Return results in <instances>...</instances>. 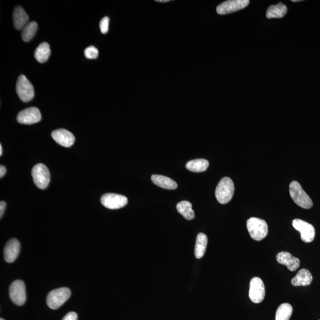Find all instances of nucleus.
Listing matches in <instances>:
<instances>
[{
    "label": "nucleus",
    "instance_id": "nucleus-1",
    "mask_svg": "<svg viewBox=\"0 0 320 320\" xmlns=\"http://www.w3.org/2000/svg\"><path fill=\"white\" fill-rule=\"evenodd\" d=\"M234 193V184L229 178L221 179L215 190V196L221 204L228 203L232 198Z\"/></svg>",
    "mask_w": 320,
    "mask_h": 320
},
{
    "label": "nucleus",
    "instance_id": "nucleus-2",
    "mask_svg": "<svg viewBox=\"0 0 320 320\" xmlns=\"http://www.w3.org/2000/svg\"><path fill=\"white\" fill-rule=\"evenodd\" d=\"M289 193L296 204L304 209H310L313 205L312 200L303 190L298 182L293 181L289 185Z\"/></svg>",
    "mask_w": 320,
    "mask_h": 320
},
{
    "label": "nucleus",
    "instance_id": "nucleus-3",
    "mask_svg": "<svg viewBox=\"0 0 320 320\" xmlns=\"http://www.w3.org/2000/svg\"><path fill=\"white\" fill-rule=\"evenodd\" d=\"M247 227L250 237L256 241H261L268 234V226L266 221L252 217L247 221Z\"/></svg>",
    "mask_w": 320,
    "mask_h": 320
},
{
    "label": "nucleus",
    "instance_id": "nucleus-4",
    "mask_svg": "<svg viewBox=\"0 0 320 320\" xmlns=\"http://www.w3.org/2000/svg\"><path fill=\"white\" fill-rule=\"evenodd\" d=\"M71 291L67 288H61L50 291L46 298L47 306L52 310L61 307L71 297Z\"/></svg>",
    "mask_w": 320,
    "mask_h": 320
},
{
    "label": "nucleus",
    "instance_id": "nucleus-5",
    "mask_svg": "<svg viewBox=\"0 0 320 320\" xmlns=\"http://www.w3.org/2000/svg\"><path fill=\"white\" fill-rule=\"evenodd\" d=\"M32 176L34 183L39 189H45L48 186L50 182V172L44 164L35 166L32 170Z\"/></svg>",
    "mask_w": 320,
    "mask_h": 320
},
{
    "label": "nucleus",
    "instance_id": "nucleus-6",
    "mask_svg": "<svg viewBox=\"0 0 320 320\" xmlns=\"http://www.w3.org/2000/svg\"><path fill=\"white\" fill-rule=\"evenodd\" d=\"M16 92L18 96L23 102H29L34 97V87L24 75H21L18 78L16 83Z\"/></svg>",
    "mask_w": 320,
    "mask_h": 320
},
{
    "label": "nucleus",
    "instance_id": "nucleus-7",
    "mask_svg": "<svg viewBox=\"0 0 320 320\" xmlns=\"http://www.w3.org/2000/svg\"><path fill=\"white\" fill-rule=\"evenodd\" d=\"M9 296L11 300L17 306H23L26 301L25 284L22 280H16L9 288Z\"/></svg>",
    "mask_w": 320,
    "mask_h": 320
},
{
    "label": "nucleus",
    "instance_id": "nucleus-8",
    "mask_svg": "<svg viewBox=\"0 0 320 320\" xmlns=\"http://www.w3.org/2000/svg\"><path fill=\"white\" fill-rule=\"evenodd\" d=\"M292 226L300 232L301 240L305 243H311L315 239L316 231L312 224L303 220L295 219L292 221Z\"/></svg>",
    "mask_w": 320,
    "mask_h": 320
},
{
    "label": "nucleus",
    "instance_id": "nucleus-9",
    "mask_svg": "<svg viewBox=\"0 0 320 320\" xmlns=\"http://www.w3.org/2000/svg\"><path fill=\"white\" fill-rule=\"evenodd\" d=\"M266 291L264 283L260 277H255L251 279L249 298L254 303L259 304L264 300Z\"/></svg>",
    "mask_w": 320,
    "mask_h": 320
},
{
    "label": "nucleus",
    "instance_id": "nucleus-10",
    "mask_svg": "<svg viewBox=\"0 0 320 320\" xmlns=\"http://www.w3.org/2000/svg\"><path fill=\"white\" fill-rule=\"evenodd\" d=\"M101 203L104 207L110 209H118L127 205L126 196L116 193H106L101 197Z\"/></svg>",
    "mask_w": 320,
    "mask_h": 320
},
{
    "label": "nucleus",
    "instance_id": "nucleus-11",
    "mask_svg": "<svg viewBox=\"0 0 320 320\" xmlns=\"http://www.w3.org/2000/svg\"><path fill=\"white\" fill-rule=\"evenodd\" d=\"M42 116L40 110L37 107H29L22 110L17 116V121L19 123L25 125H32L41 121Z\"/></svg>",
    "mask_w": 320,
    "mask_h": 320
},
{
    "label": "nucleus",
    "instance_id": "nucleus-12",
    "mask_svg": "<svg viewBox=\"0 0 320 320\" xmlns=\"http://www.w3.org/2000/svg\"><path fill=\"white\" fill-rule=\"evenodd\" d=\"M249 3V0H230V1L221 3L218 5L217 11L218 14L221 15L234 13L246 8Z\"/></svg>",
    "mask_w": 320,
    "mask_h": 320
},
{
    "label": "nucleus",
    "instance_id": "nucleus-13",
    "mask_svg": "<svg viewBox=\"0 0 320 320\" xmlns=\"http://www.w3.org/2000/svg\"><path fill=\"white\" fill-rule=\"evenodd\" d=\"M51 136L56 142L64 147H70L75 142L74 135L64 129L53 131Z\"/></svg>",
    "mask_w": 320,
    "mask_h": 320
},
{
    "label": "nucleus",
    "instance_id": "nucleus-14",
    "mask_svg": "<svg viewBox=\"0 0 320 320\" xmlns=\"http://www.w3.org/2000/svg\"><path fill=\"white\" fill-rule=\"evenodd\" d=\"M20 244L16 238H12L6 243L4 249V258L6 262L15 261L19 255Z\"/></svg>",
    "mask_w": 320,
    "mask_h": 320
},
{
    "label": "nucleus",
    "instance_id": "nucleus-15",
    "mask_svg": "<svg viewBox=\"0 0 320 320\" xmlns=\"http://www.w3.org/2000/svg\"><path fill=\"white\" fill-rule=\"evenodd\" d=\"M276 260L278 263L286 266L287 268L291 272L297 271L300 267V260L293 256L289 252H282L278 253L276 255Z\"/></svg>",
    "mask_w": 320,
    "mask_h": 320
},
{
    "label": "nucleus",
    "instance_id": "nucleus-16",
    "mask_svg": "<svg viewBox=\"0 0 320 320\" xmlns=\"http://www.w3.org/2000/svg\"><path fill=\"white\" fill-rule=\"evenodd\" d=\"M313 278L311 272L306 269H302L291 280V283L295 286H306L312 283Z\"/></svg>",
    "mask_w": 320,
    "mask_h": 320
},
{
    "label": "nucleus",
    "instance_id": "nucleus-17",
    "mask_svg": "<svg viewBox=\"0 0 320 320\" xmlns=\"http://www.w3.org/2000/svg\"><path fill=\"white\" fill-rule=\"evenodd\" d=\"M13 16L14 25L17 30L23 29L28 24L29 21L28 14L20 6H17L14 8Z\"/></svg>",
    "mask_w": 320,
    "mask_h": 320
},
{
    "label": "nucleus",
    "instance_id": "nucleus-18",
    "mask_svg": "<svg viewBox=\"0 0 320 320\" xmlns=\"http://www.w3.org/2000/svg\"><path fill=\"white\" fill-rule=\"evenodd\" d=\"M151 181L153 183L157 186H159L163 189L169 190H174L178 187V184L173 179H170L166 176L161 175H152L151 176Z\"/></svg>",
    "mask_w": 320,
    "mask_h": 320
},
{
    "label": "nucleus",
    "instance_id": "nucleus-19",
    "mask_svg": "<svg viewBox=\"0 0 320 320\" xmlns=\"http://www.w3.org/2000/svg\"><path fill=\"white\" fill-rule=\"evenodd\" d=\"M208 244V237L203 233H199L197 236L194 255L196 259H201L205 255Z\"/></svg>",
    "mask_w": 320,
    "mask_h": 320
},
{
    "label": "nucleus",
    "instance_id": "nucleus-20",
    "mask_svg": "<svg viewBox=\"0 0 320 320\" xmlns=\"http://www.w3.org/2000/svg\"><path fill=\"white\" fill-rule=\"evenodd\" d=\"M50 55L49 44L43 43L39 46L35 52V58L40 63H44L47 61Z\"/></svg>",
    "mask_w": 320,
    "mask_h": 320
},
{
    "label": "nucleus",
    "instance_id": "nucleus-21",
    "mask_svg": "<svg viewBox=\"0 0 320 320\" xmlns=\"http://www.w3.org/2000/svg\"><path fill=\"white\" fill-rule=\"evenodd\" d=\"M209 165V161L205 159H196L187 163L186 168L190 172L201 173L206 171Z\"/></svg>",
    "mask_w": 320,
    "mask_h": 320
},
{
    "label": "nucleus",
    "instance_id": "nucleus-22",
    "mask_svg": "<svg viewBox=\"0 0 320 320\" xmlns=\"http://www.w3.org/2000/svg\"><path fill=\"white\" fill-rule=\"evenodd\" d=\"M287 7L282 3H279L276 5H271L266 12V17L268 19L272 18H282L285 16L287 13Z\"/></svg>",
    "mask_w": 320,
    "mask_h": 320
},
{
    "label": "nucleus",
    "instance_id": "nucleus-23",
    "mask_svg": "<svg viewBox=\"0 0 320 320\" xmlns=\"http://www.w3.org/2000/svg\"><path fill=\"white\" fill-rule=\"evenodd\" d=\"M176 208H177L179 213H180L186 220H192L194 219L195 215H194V211L192 209V203L190 202L184 200V201L178 203Z\"/></svg>",
    "mask_w": 320,
    "mask_h": 320
},
{
    "label": "nucleus",
    "instance_id": "nucleus-24",
    "mask_svg": "<svg viewBox=\"0 0 320 320\" xmlns=\"http://www.w3.org/2000/svg\"><path fill=\"white\" fill-rule=\"evenodd\" d=\"M293 309L291 304L283 303L278 307L276 311V320H289L292 315Z\"/></svg>",
    "mask_w": 320,
    "mask_h": 320
},
{
    "label": "nucleus",
    "instance_id": "nucleus-25",
    "mask_svg": "<svg viewBox=\"0 0 320 320\" xmlns=\"http://www.w3.org/2000/svg\"><path fill=\"white\" fill-rule=\"evenodd\" d=\"M38 29V24L36 22H29L22 29V38L25 42L31 41L35 37Z\"/></svg>",
    "mask_w": 320,
    "mask_h": 320
},
{
    "label": "nucleus",
    "instance_id": "nucleus-26",
    "mask_svg": "<svg viewBox=\"0 0 320 320\" xmlns=\"http://www.w3.org/2000/svg\"><path fill=\"white\" fill-rule=\"evenodd\" d=\"M85 55L88 59H96L98 56V49L94 46L87 47L85 50Z\"/></svg>",
    "mask_w": 320,
    "mask_h": 320
},
{
    "label": "nucleus",
    "instance_id": "nucleus-27",
    "mask_svg": "<svg viewBox=\"0 0 320 320\" xmlns=\"http://www.w3.org/2000/svg\"><path fill=\"white\" fill-rule=\"evenodd\" d=\"M109 20L108 17H104L100 21V28L103 34H106L109 31Z\"/></svg>",
    "mask_w": 320,
    "mask_h": 320
},
{
    "label": "nucleus",
    "instance_id": "nucleus-28",
    "mask_svg": "<svg viewBox=\"0 0 320 320\" xmlns=\"http://www.w3.org/2000/svg\"><path fill=\"white\" fill-rule=\"evenodd\" d=\"M78 316L76 313L70 312L62 320H77Z\"/></svg>",
    "mask_w": 320,
    "mask_h": 320
},
{
    "label": "nucleus",
    "instance_id": "nucleus-29",
    "mask_svg": "<svg viewBox=\"0 0 320 320\" xmlns=\"http://www.w3.org/2000/svg\"><path fill=\"white\" fill-rule=\"evenodd\" d=\"M5 208V202L4 201H1V202H0V217H1V218H2L3 214H4Z\"/></svg>",
    "mask_w": 320,
    "mask_h": 320
},
{
    "label": "nucleus",
    "instance_id": "nucleus-30",
    "mask_svg": "<svg viewBox=\"0 0 320 320\" xmlns=\"http://www.w3.org/2000/svg\"><path fill=\"white\" fill-rule=\"evenodd\" d=\"M6 173V168L4 166H0V178H2Z\"/></svg>",
    "mask_w": 320,
    "mask_h": 320
},
{
    "label": "nucleus",
    "instance_id": "nucleus-31",
    "mask_svg": "<svg viewBox=\"0 0 320 320\" xmlns=\"http://www.w3.org/2000/svg\"><path fill=\"white\" fill-rule=\"evenodd\" d=\"M2 145L1 144H0V155H2Z\"/></svg>",
    "mask_w": 320,
    "mask_h": 320
},
{
    "label": "nucleus",
    "instance_id": "nucleus-32",
    "mask_svg": "<svg viewBox=\"0 0 320 320\" xmlns=\"http://www.w3.org/2000/svg\"><path fill=\"white\" fill-rule=\"evenodd\" d=\"M157 2H169V0H159V1H156Z\"/></svg>",
    "mask_w": 320,
    "mask_h": 320
},
{
    "label": "nucleus",
    "instance_id": "nucleus-33",
    "mask_svg": "<svg viewBox=\"0 0 320 320\" xmlns=\"http://www.w3.org/2000/svg\"><path fill=\"white\" fill-rule=\"evenodd\" d=\"M292 2H298L300 1V0H292Z\"/></svg>",
    "mask_w": 320,
    "mask_h": 320
},
{
    "label": "nucleus",
    "instance_id": "nucleus-34",
    "mask_svg": "<svg viewBox=\"0 0 320 320\" xmlns=\"http://www.w3.org/2000/svg\"><path fill=\"white\" fill-rule=\"evenodd\" d=\"M0 320H4V319H3L1 318V319H0Z\"/></svg>",
    "mask_w": 320,
    "mask_h": 320
},
{
    "label": "nucleus",
    "instance_id": "nucleus-35",
    "mask_svg": "<svg viewBox=\"0 0 320 320\" xmlns=\"http://www.w3.org/2000/svg\"></svg>",
    "mask_w": 320,
    "mask_h": 320
}]
</instances>
